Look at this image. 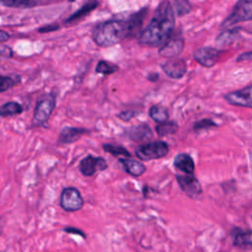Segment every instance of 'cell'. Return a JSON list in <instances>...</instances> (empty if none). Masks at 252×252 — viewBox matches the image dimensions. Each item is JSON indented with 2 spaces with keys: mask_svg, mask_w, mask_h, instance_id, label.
Segmentation results:
<instances>
[{
  "mask_svg": "<svg viewBox=\"0 0 252 252\" xmlns=\"http://www.w3.org/2000/svg\"><path fill=\"white\" fill-rule=\"evenodd\" d=\"M224 99L232 105L252 108V85L226 94Z\"/></svg>",
  "mask_w": 252,
  "mask_h": 252,
  "instance_id": "obj_8",
  "label": "cell"
},
{
  "mask_svg": "<svg viewBox=\"0 0 252 252\" xmlns=\"http://www.w3.org/2000/svg\"><path fill=\"white\" fill-rule=\"evenodd\" d=\"M23 112V106L16 101H9L0 106V116H11Z\"/></svg>",
  "mask_w": 252,
  "mask_h": 252,
  "instance_id": "obj_21",
  "label": "cell"
},
{
  "mask_svg": "<svg viewBox=\"0 0 252 252\" xmlns=\"http://www.w3.org/2000/svg\"><path fill=\"white\" fill-rule=\"evenodd\" d=\"M193 56L200 65L206 68H211L218 62L220 56V50L212 46H203L198 48Z\"/></svg>",
  "mask_w": 252,
  "mask_h": 252,
  "instance_id": "obj_9",
  "label": "cell"
},
{
  "mask_svg": "<svg viewBox=\"0 0 252 252\" xmlns=\"http://www.w3.org/2000/svg\"><path fill=\"white\" fill-rule=\"evenodd\" d=\"M59 29V26L56 24H52V25H47V26H43L41 28L38 29L39 32H54L57 31Z\"/></svg>",
  "mask_w": 252,
  "mask_h": 252,
  "instance_id": "obj_31",
  "label": "cell"
},
{
  "mask_svg": "<svg viewBox=\"0 0 252 252\" xmlns=\"http://www.w3.org/2000/svg\"><path fill=\"white\" fill-rule=\"evenodd\" d=\"M86 133L85 129L77 127H65L61 130L58 142L60 144H71L79 140Z\"/></svg>",
  "mask_w": 252,
  "mask_h": 252,
  "instance_id": "obj_17",
  "label": "cell"
},
{
  "mask_svg": "<svg viewBox=\"0 0 252 252\" xmlns=\"http://www.w3.org/2000/svg\"><path fill=\"white\" fill-rule=\"evenodd\" d=\"M55 106V98L52 95H46L41 97L35 106L33 119L38 124L45 123L50 117Z\"/></svg>",
  "mask_w": 252,
  "mask_h": 252,
  "instance_id": "obj_7",
  "label": "cell"
},
{
  "mask_svg": "<svg viewBox=\"0 0 252 252\" xmlns=\"http://www.w3.org/2000/svg\"><path fill=\"white\" fill-rule=\"evenodd\" d=\"M0 3L8 7H28L32 4L29 0H0Z\"/></svg>",
  "mask_w": 252,
  "mask_h": 252,
  "instance_id": "obj_27",
  "label": "cell"
},
{
  "mask_svg": "<svg viewBox=\"0 0 252 252\" xmlns=\"http://www.w3.org/2000/svg\"><path fill=\"white\" fill-rule=\"evenodd\" d=\"M126 135L129 139L136 142H140L150 140L153 136V133L151 128L147 124H141L129 128L126 131Z\"/></svg>",
  "mask_w": 252,
  "mask_h": 252,
  "instance_id": "obj_15",
  "label": "cell"
},
{
  "mask_svg": "<svg viewBox=\"0 0 252 252\" xmlns=\"http://www.w3.org/2000/svg\"><path fill=\"white\" fill-rule=\"evenodd\" d=\"M103 150L106 153H109L112 156H122L126 158H131V154L123 147L121 146H116V145H111V144H104L102 146Z\"/></svg>",
  "mask_w": 252,
  "mask_h": 252,
  "instance_id": "obj_24",
  "label": "cell"
},
{
  "mask_svg": "<svg viewBox=\"0 0 252 252\" xmlns=\"http://www.w3.org/2000/svg\"><path fill=\"white\" fill-rule=\"evenodd\" d=\"M177 129H178V125L173 121H165L162 123H158L156 126V131L159 137L173 134L177 131Z\"/></svg>",
  "mask_w": 252,
  "mask_h": 252,
  "instance_id": "obj_22",
  "label": "cell"
},
{
  "mask_svg": "<svg viewBox=\"0 0 252 252\" xmlns=\"http://www.w3.org/2000/svg\"><path fill=\"white\" fill-rule=\"evenodd\" d=\"M233 244L240 248H252V231L235 227L231 231Z\"/></svg>",
  "mask_w": 252,
  "mask_h": 252,
  "instance_id": "obj_13",
  "label": "cell"
},
{
  "mask_svg": "<svg viewBox=\"0 0 252 252\" xmlns=\"http://www.w3.org/2000/svg\"><path fill=\"white\" fill-rule=\"evenodd\" d=\"M118 70L117 66L115 65H112L106 61H103V60H100L97 65H96V68H95V72L96 73H99V74H103V75H109V74H112L114 72H116Z\"/></svg>",
  "mask_w": 252,
  "mask_h": 252,
  "instance_id": "obj_25",
  "label": "cell"
},
{
  "mask_svg": "<svg viewBox=\"0 0 252 252\" xmlns=\"http://www.w3.org/2000/svg\"><path fill=\"white\" fill-rule=\"evenodd\" d=\"M240 28H232V29H225L222 32H220L217 39L216 42L220 46H224L231 44L239 35Z\"/></svg>",
  "mask_w": 252,
  "mask_h": 252,
  "instance_id": "obj_18",
  "label": "cell"
},
{
  "mask_svg": "<svg viewBox=\"0 0 252 252\" xmlns=\"http://www.w3.org/2000/svg\"><path fill=\"white\" fill-rule=\"evenodd\" d=\"M14 85V80L11 77L0 76V93L7 91Z\"/></svg>",
  "mask_w": 252,
  "mask_h": 252,
  "instance_id": "obj_28",
  "label": "cell"
},
{
  "mask_svg": "<svg viewBox=\"0 0 252 252\" xmlns=\"http://www.w3.org/2000/svg\"><path fill=\"white\" fill-rule=\"evenodd\" d=\"M168 145L163 141L149 142L136 150V156L141 160H152L165 157L168 154Z\"/></svg>",
  "mask_w": 252,
  "mask_h": 252,
  "instance_id": "obj_4",
  "label": "cell"
},
{
  "mask_svg": "<svg viewBox=\"0 0 252 252\" xmlns=\"http://www.w3.org/2000/svg\"><path fill=\"white\" fill-rule=\"evenodd\" d=\"M173 8L175 14L178 17H181L191 11L192 5L189 0H173Z\"/></svg>",
  "mask_w": 252,
  "mask_h": 252,
  "instance_id": "obj_23",
  "label": "cell"
},
{
  "mask_svg": "<svg viewBox=\"0 0 252 252\" xmlns=\"http://www.w3.org/2000/svg\"><path fill=\"white\" fill-rule=\"evenodd\" d=\"M250 20H252V0H238L230 14L221 23L220 28L225 30L235 24Z\"/></svg>",
  "mask_w": 252,
  "mask_h": 252,
  "instance_id": "obj_3",
  "label": "cell"
},
{
  "mask_svg": "<svg viewBox=\"0 0 252 252\" xmlns=\"http://www.w3.org/2000/svg\"><path fill=\"white\" fill-rule=\"evenodd\" d=\"M176 179L181 190L187 196L191 198H196L202 193L201 184L193 174L176 175Z\"/></svg>",
  "mask_w": 252,
  "mask_h": 252,
  "instance_id": "obj_11",
  "label": "cell"
},
{
  "mask_svg": "<svg viewBox=\"0 0 252 252\" xmlns=\"http://www.w3.org/2000/svg\"><path fill=\"white\" fill-rule=\"evenodd\" d=\"M10 38V34L5 31L0 30V42H5Z\"/></svg>",
  "mask_w": 252,
  "mask_h": 252,
  "instance_id": "obj_33",
  "label": "cell"
},
{
  "mask_svg": "<svg viewBox=\"0 0 252 252\" xmlns=\"http://www.w3.org/2000/svg\"><path fill=\"white\" fill-rule=\"evenodd\" d=\"M62 230H63L64 232H67V233H70V234H77V235L83 237L84 239L87 238L86 233H85L83 230H81L80 228H78V227H74V226H65Z\"/></svg>",
  "mask_w": 252,
  "mask_h": 252,
  "instance_id": "obj_29",
  "label": "cell"
},
{
  "mask_svg": "<svg viewBox=\"0 0 252 252\" xmlns=\"http://www.w3.org/2000/svg\"><path fill=\"white\" fill-rule=\"evenodd\" d=\"M150 116L153 120L158 123H162L168 119V111L164 106L161 105H153L150 108Z\"/></svg>",
  "mask_w": 252,
  "mask_h": 252,
  "instance_id": "obj_20",
  "label": "cell"
},
{
  "mask_svg": "<svg viewBox=\"0 0 252 252\" xmlns=\"http://www.w3.org/2000/svg\"><path fill=\"white\" fill-rule=\"evenodd\" d=\"M162 71L172 79H180L187 71L186 63L183 59H168L161 65Z\"/></svg>",
  "mask_w": 252,
  "mask_h": 252,
  "instance_id": "obj_12",
  "label": "cell"
},
{
  "mask_svg": "<svg viewBox=\"0 0 252 252\" xmlns=\"http://www.w3.org/2000/svg\"><path fill=\"white\" fill-rule=\"evenodd\" d=\"M173 165L175 168L181 170L186 174H193L195 170V163L190 155L182 153L178 154L173 160Z\"/></svg>",
  "mask_w": 252,
  "mask_h": 252,
  "instance_id": "obj_16",
  "label": "cell"
},
{
  "mask_svg": "<svg viewBox=\"0 0 252 252\" xmlns=\"http://www.w3.org/2000/svg\"><path fill=\"white\" fill-rule=\"evenodd\" d=\"M0 224H1V219H0ZM2 227H3V226H2V225H0V235H1L2 230H3V229H2Z\"/></svg>",
  "mask_w": 252,
  "mask_h": 252,
  "instance_id": "obj_35",
  "label": "cell"
},
{
  "mask_svg": "<svg viewBox=\"0 0 252 252\" xmlns=\"http://www.w3.org/2000/svg\"><path fill=\"white\" fill-rule=\"evenodd\" d=\"M84 198L78 188L68 186L63 188L59 198L60 207L66 212L80 211L84 206Z\"/></svg>",
  "mask_w": 252,
  "mask_h": 252,
  "instance_id": "obj_5",
  "label": "cell"
},
{
  "mask_svg": "<svg viewBox=\"0 0 252 252\" xmlns=\"http://www.w3.org/2000/svg\"><path fill=\"white\" fill-rule=\"evenodd\" d=\"M98 6V1L96 0H91L89 2H87L82 8H80L78 11H76L74 14H72L68 19H67V23L70 22H75L78 20H81L82 18L86 17L87 15H89L92 11H94L96 7Z\"/></svg>",
  "mask_w": 252,
  "mask_h": 252,
  "instance_id": "obj_19",
  "label": "cell"
},
{
  "mask_svg": "<svg viewBox=\"0 0 252 252\" xmlns=\"http://www.w3.org/2000/svg\"><path fill=\"white\" fill-rule=\"evenodd\" d=\"M174 11L169 1L159 3L149 25L141 32L139 42L149 46H161L174 29Z\"/></svg>",
  "mask_w": 252,
  "mask_h": 252,
  "instance_id": "obj_1",
  "label": "cell"
},
{
  "mask_svg": "<svg viewBox=\"0 0 252 252\" xmlns=\"http://www.w3.org/2000/svg\"><path fill=\"white\" fill-rule=\"evenodd\" d=\"M184 47V40L181 35H171L160 47L158 53L160 56L173 59L178 56Z\"/></svg>",
  "mask_w": 252,
  "mask_h": 252,
  "instance_id": "obj_10",
  "label": "cell"
},
{
  "mask_svg": "<svg viewBox=\"0 0 252 252\" xmlns=\"http://www.w3.org/2000/svg\"><path fill=\"white\" fill-rule=\"evenodd\" d=\"M135 116V112L133 110H125L118 114V117L124 121H129Z\"/></svg>",
  "mask_w": 252,
  "mask_h": 252,
  "instance_id": "obj_30",
  "label": "cell"
},
{
  "mask_svg": "<svg viewBox=\"0 0 252 252\" xmlns=\"http://www.w3.org/2000/svg\"><path fill=\"white\" fill-rule=\"evenodd\" d=\"M119 162L122 164L124 171L133 177H139L146 171V166L141 161L131 158H119Z\"/></svg>",
  "mask_w": 252,
  "mask_h": 252,
  "instance_id": "obj_14",
  "label": "cell"
},
{
  "mask_svg": "<svg viewBox=\"0 0 252 252\" xmlns=\"http://www.w3.org/2000/svg\"><path fill=\"white\" fill-rule=\"evenodd\" d=\"M132 35L128 20H110L98 24L93 32V39L102 47L112 46Z\"/></svg>",
  "mask_w": 252,
  "mask_h": 252,
  "instance_id": "obj_2",
  "label": "cell"
},
{
  "mask_svg": "<svg viewBox=\"0 0 252 252\" xmlns=\"http://www.w3.org/2000/svg\"><path fill=\"white\" fill-rule=\"evenodd\" d=\"M158 74H151V75L149 76V80H150V81H152V82L157 81V80H158Z\"/></svg>",
  "mask_w": 252,
  "mask_h": 252,
  "instance_id": "obj_34",
  "label": "cell"
},
{
  "mask_svg": "<svg viewBox=\"0 0 252 252\" xmlns=\"http://www.w3.org/2000/svg\"><path fill=\"white\" fill-rule=\"evenodd\" d=\"M237 61H243V60H252V51H248L245 53L240 54L237 59Z\"/></svg>",
  "mask_w": 252,
  "mask_h": 252,
  "instance_id": "obj_32",
  "label": "cell"
},
{
  "mask_svg": "<svg viewBox=\"0 0 252 252\" xmlns=\"http://www.w3.org/2000/svg\"><path fill=\"white\" fill-rule=\"evenodd\" d=\"M107 168L106 160L101 157L89 155L85 157L79 163L80 172L87 177L94 175L96 171H102Z\"/></svg>",
  "mask_w": 252,
  "mask_h": 252,
  "instance_id": "obj_6",
  "label": "cell"
},
{
  "mask_svg": "<svg viewBox=\"0 0 252 252\" xmlns=\"http://www.w3.org/2000/svg\"><path fill=\"white\" fill-rule=\"evenodd\" d=\"M218 124L215 123V121L211 120V119H202L198 122L195 123L194 125V130L196 131H200V130H204V129H210V128H213V127H217Z\"/></svg>",
  "mask_w": 252,
  "mask_h": 252,
  "instance_id": "obj_26",
  "label": "cell"
},
{
  "mask_svg": "<svg viewBox=\"0 0 252 252\" xmlns=\"http://www.w3.org/2000/svg\"><path fill=\"white\" fill-rule=\"evenodd\" d=\"M69 1H70V2H73V1H75V0H69Z\"/></svg>",
  "mask_w": 252,
  "mask_h": 252,
  "instance_id": "obj_36",
  "label": "cell"
}]
</instances>
